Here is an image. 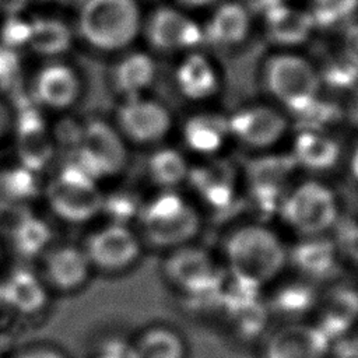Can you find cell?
<instances>
[{"label": "cell", "mask_w": 358, "mask_h": 358, "mask_svg": "<svg viewBox=\"0 0 358 358\" xmlns=\"http://www.w3.org/2000/svg\"><path fill=\"white\" fill-rule=\"evenodd\" d=\"M221 264L228 280L263 291L285 271L288 245L264 221L243 222L225 235Z\"/></svg>", "instance_id": "6da1fadb"}, {"label": "cell", "mask_w": 358, "mask_h": 358, "mask_svg": "<svg viewBox=\"0 0 358 358\" xmlns=\"http://www.w3.org/2000/svg\"><path fill=\"white\" fill-rule=\"evenodd\" d=\"M143 243L165 253L194 243L203 229L200 208L179 190H158L138 211Z\"/></svg>", "instance_id": "7a4b0ae2"}, {"label": "cell", "mask_w": 358, "mask_h": 358, "mask_svg": "<svg viewBox=\"0 0 358 358\" xmlns=\"http://www.w3.org/2000/svg\"><path fill=\"white\" fill-rule=\"evenodd\" d=\"M262 78L271 102L289 117L303 112L322 96L323 85L316 64L296 53L281 52L270 56Z\"/></svg>", "instance_id": "3957f363"}, {"label": "cell", "mask_w": 358, "mask_h": 358, "mask_svg": "<svg viewBox=\"0 0 358 358\" xmlns=\"http://www.w3.org/2000/svg\"><path fill=\"white\" fill-rule=\"evenodd\" d=\"M277 215L298 238L327 235L338 224L340 201L326 182L308 178L289 187Z\"/></svg>", "instance_id": "277c9868"}, {"label": "cell", "mask_w": 358, "mask_h": 358, "mask_svg": "<svg viewBox=\"0 0 358 358\" xmlns=\"http://www.w3.org/2000/svg\"><path fill=\"white\" fill-rule=\"evenodd\" d=\"M162 274L172 288L193 299H220L227 281L221 260L194 243L166 252Z\"/></svg>", "instance_id": "5b68a950"}, {"label": "cell", "mask_w": 358, "mask_h": 358, "mask_svg": "<svg viewBox=\"0 0 358 358\" xmlns=\"http://www.w3.org/2000/svg\"><path fill=\"white\" fill-rule=\"evenodd\" d=\"M80 29L101 49L124 48L138 34V7L134 0H88L81 13Z\"/></svg>", "instance_id": "8992f818"}, {"label": "cell", "mask_w": 358, "mask_h": 358, "mask_svg": "<svg viewBox=\"0 0 358 358\" xmlns=\"http://www.w3.org/2000/svg\"><path fill=\"white\" fill-rule=\"evenodd\" d=\"M46 200L52 211L69 222H85L105 206L98 180L76 162L57 172L46 187Z\"/></svg>", "instance_id": "52a82bcc"}, {"label": "cell", "mask_w": 358, "mask_h": 358, "mask_svg": "<svg viewBox=\"0 0 358 358\" xmlns=\"http://www.w3.org/2000/svg\"><path fill=\"white\" fill-rule=\"evenodd\" d=\"M231 140L256 154L275 151L287 137L291 117L273 102L245 103L228 115Z\"/></svg>", "instance_id": "ba28073f"}, {"label": "cell", "mask_w": 358, "mask_h": 358, "mask_svg": "<svg viewBox=\"0 0 358 358\" xmlns=\"http://www.w3.org/2000/svg\"><path fill=\"white\" fill-rule=\"evenodd\" d=\"M296 171L288 152H262L241 172V187L257 210L277 214L284 196L295 183Z\"/></svg>", "instance_id": "9c48e42d"}, {"label": "cell", "mask_w": 358, "mask_h": 358, "mask_svg": "<svg viewBox=\"0 0 358 358\" xmlns=\"http://www.w3.org/2000/svg\"><path fill=\"white\" fill-rule=\"evenodd\" d=\"M127 162V141L116 126L103 120H91L84 127L78 138L76 161L81 169L99 180L119 175Z\"/></svg>", "instance_id": "30bf717a"}, {"label": "cell", "mask_w": 358, "mask_h": 358, "mask_svg": "<svg viewBox=\"0 0 358 358\" xmlns=\"http://www.w3.org/2000/svg\"><path fill=\"white\" fill-rule=\"evenodd\" d=\"M173 127L175 119L169 108L145 95L123 99L116 110V129L127 143L159 145Z\"/></svg>", "instance_id": "8fae6325"}, {"label": "cell", "mask_w": 358, "mask_h": 358, "mask_svg": "<svg viewBox=\"0 0 358 358\" xmlns=\"http://www.w3.org/2000/svg\"><path fill=\"white\" fill-rule=\"evenodd\" d=\"M199 200V208L224 210L235 204L241 192V171L222 155L192 165L186 183Z\"/></svg>", "instance_id": "7c38bea8"}, {"label": "cell", "mask_w": 358, "mask_h": 358, "mask_svg": "<svg viewBox=\"0 0 358 358\" xmlns=\"http://www.w3.org/2000/svg\"><path fill=\"white\" fill-rule=\"evenodd\" d=\"M84 252L92 267L120 273L137 263L143 253V241L127 224L112 222L88 238Z\"/></svg>", "instance_id": "4fadbf2b"}, {"label": "cell", "mask_w": 358, "mask_h": 358, "mask_svg": "<svg viewBox=\"0 0 358 358\" xmlns=\"http://www.w3.org/2000/svg\"><path fill=\"white\" fill-rule=\"evenodd\" d=\"M145 36L154 49L166 53H187L204 42L203 27L175 7L154 10L145 24Z\"/></svg>", "instance_id": "5bb4252c"}, {"label": "cell", "mask_w": 358, "mask_h": 358, "mask_svg": "<svg viewBox=\"0 0 358 358\" xmlns=\"http://www.w3.org/2000/svg\"><path fill=\"white\" fill-rule=\"evenodd\" d=\"M330 338L316 324L295 320L271 331L266 340V358H329Z\"/></svg>", "instance_id": "9a60e30c"}, {"label": "cell", "mask_w": 358, "mask_h": 358, "mask_svg": "<svg viewBox=\"0 0 358 358\" xmlns=\"http://www.w3.org/2000/svg\"><path fill=\"white\" fill-rule=\"evenodd\" d=\"M180 138L186 151L200 159L222 155L232 141L228 115L210 109L190 113L180 124Z\"/></svg>", "instance_id": "2e32d148"}, {"label": "cell", "mask_w": 358, "mask_h": 358, "mask_svg": "<svg viewBox=\"0 0 358 358\" xmlns=\"http://www.w3.org/2000/svg\"><path fill=\"white\" fill-rule=\"evenodd\" d=\"M298 169L324 173L334 169L343 158V147L330 130L299 129L288 152Z\"/></svg>", "instance_id": "e0dca14e"}, {"label": "cell", "mask_w": 358, "mask_h": 358, "mask_svg": "<svg viewBox=\"0 0 358 358\" xmlns=\"http://www.w3.org/2000/svg\"><path fill=\"white\" fill-rule=\"evenodd\" d=\"M173 81L180 96L193 103L214 99L221 90V77L215 64L204 53L187 52L178 63Z\"/></svg>", "instance_id": "ac0fdd59"}, {"label": "cell", "mask_w": 358, "mask_h": 358, "mask_svg": "<svg viewBox=\"0 0 358 358\" xmlns=\"http://www.w3.org/2000/svg\"><path fill=\"white\" fill-rule=\"evenodd\" d=\"M338 256L336 241H331L327 235L298 238L292 248L288 246V264H292L301 277L312 282L333 274Z\"/></svg>", "instance_id": "d6986e66"}, {"label": "cell", "mask_w": 358, "mask_h": 358, "mask_svg": "<svg viewBox=\"0 0 358 358\" xmlns=\"http://www.w3.org/2000/svg\"><path fill=\"white\" fill-rule=\"evenodd\" d=\"M252 28L248 7L239 1H224L217 6L203 28L204 41L221 48H234L242 43Z\"/></svg>", "instance_id": "ffe728a7"}, {"label": "cell", "mask_w": 358, "mask_h": 358, "mask_svg": "<svg viewBox=\"0 0 358 358\" xmlns=\"http://www.w3.org/2000/svg\"><path fill=\"white\" fill-rule=\"evenodd\" d=\"M91 267L84 249L70 245L53 249L45 259L46 278L60 291L80 288L90 277Z\"/></svg>", "instance_id": "44dd1931"}, {"label": "cell", "mask_w": 358, "mask_h": 358, "mask_svg": "<svg viewBox=\"0 0 358 358\" xmlns=\"http://www.w3.org/2000/svg\"><path fill=\"white\" fill-rule=\"evenodd\" d=\"M266 34L271 42L280 46H296L312 34L315 21L309 11L288 4L277 6L264 13Z\"/></svg>", "instance_id": "7402d4cb"}, {"label": "cell", "mask_w": 358, "mask_h": 358, "mask_svg": "<svg viewBox=\"0 0 358 358\" xmlns=\"http://www.w3.org/2000/svg\"><path fill=\"white\" fill-rule=\"evenodd\" d=\"M80 92V83L74 71L62 64L43 69L35 81L38 101L50 109H66L71 106Z\"/></svg>", "instance_id": "603a6c76"}, {"label": "cell", "mask_w": 358, "mask_h": 358, "mask_svg": "<svg viewBox=\"0 0 358 358\" xmlns=\"http://www.w3.org/2000/svg\"><path fill=\"white\" fill-rule=\"evenodd\" d=\"M190 166L183 151L159 144L147 159V175L158 190H178L186 183Z\"/></svg>", "instance_id": "cb8c5ba5"}, {"label": "cell", "mask_w": 358, "mask_h": 358, "mask_svg": "<svg viewBox=\"0 0 358 358\" xmlns=\"http://www.w3.org/2000/svg\"><path fill=\"white\" fill-rule=\"evenodd\" d=\"M322 322L319 326L331 340L333 331L348 329L358 319V292L351 288H333L324 296H319L316 306Z\"/></svg>", "instance_id": "d4e9b609"}, {"label": "cell", "mask_w": 358, "mask_h": 358, "mask_svg": "<svg viewBox=\"0 0 358 358\" xmlns=\"http://www.w3.org/2000/svg\"><path fill=\"white\" fill-rule=\"evenodd\" d=\"M155 74L157 66L151 56L136 52L122 59L113 69L112 84L123 99L140 96L152 85Z\"/></svg>", "instance_id": "484cf974"}, {"label": "cell", "mask_w": 358, "mask_h": 358, "mask_svg": "<svg viewBox=\"0 0 358 358\" xmlns=\"http://www.w3.org/2000/svg\"><path fill=\"white\" fill-rule=\"evenodd\" d=\"M133 358H186V341L173 327L155 324L131 344Z\"/></svg>", "instance_id": "4316f807"}, {"label": "cell", "mask_w": 358, "mask_h": 358, "mask_svg": "<svg viewBox=\"0 0 358 358\" xmlns=\"http://www.w3.org/2000/svg\"><path fill=\"white\" fill-rule=\"evenodd\" d=\"M1 289L10 309L21 313L41 310L48 299L45 285L32 273L25 270L11 274Z\"/></svg>", "instance_id": "83f0119b"}, {"label": "cell", "mask_w": 358, "mask_h": 358, "mask_svg": "<svg viewBox=\"0 0 358 358\" xmlns=\"http://www.w3.org/2000/svg\"><path fill=\"white\" fill-rule=\"evenodd\" d=\"M312 284V281L301 275L291 282L277 284L271 308L285 316H289V322L298 320L299 316H303L316 306L319 295L315 292Z\"/></svg>", "instance_id": "f1b7e54d"}, {"label": "cell", "mask_w": 358, "mask_h": 358, "mask_svg": "<svg viewBox=\"0 0 358 358\" xmlns=\"http://www.w3.org/2000/svg\"><path fill=\"white\" fill-rule=\"evenodd\" d=\"M316 64V63H315ZM322 85L348 92L358 84V71L344 55L341 48L326 55L320 64H316Z\"/></svg>", "instance_id": "f546056e"}, {"label": "cell", "mask_w": 358, "mask_h": 358, "mask_svg": "<svg viewBox=\"0 0 358 358\" xmlns=\"http://www.w3.org/2000/svg\"><path fill=\"white\" fill-rule=\"evenodd\" d=\"M31 46L45 55H56L69 48L70 32L56 20H36L31 25Z\"/></svg>", "instance_id": "4dcf8cb0"}, {"label": "cell", "mask_w": 358, "mask_h": 358, "mask_svg": "<svg viewBox=\"0 0 358 358\" xmlns=\"http://www.w3.org/2000/svg\"><path fill=\"white\" fill-rule=\"evenodd\" d=\"M29 34H31V25L24 21H20L18 18H10L4 24L1 31L3 42L8 48L18 46L27 42L29 39Z\"/></svg>", "instance_id": "1f68e13d"}, {"label": "cell", "mask_w": 358, "mask_h": 358, "mask_svg": "<svg viewBox=\"0 0 358 358\" xmlns=\"http://www.w3.org/2000/svg\"><path fill=\"white\" fill-rule=\"evenodd\" d=\"M340 48L358 71V22L345 25Z\"/></svg>", "instance_id": "d6a6232c"}, {"label": "cell", "mask_w": 358, "mask_h": 358, "mask_svg": "<svg viewBox=\"0 0 358 358\" xmlns=\"http://www.w3.org/2000/svg\"><path fill=\"white\" fill-rule=\"evenodd\" d=\"M336 245L340 253L347 256L352 263L358 264V225L348 227Z\"/></svg>", "instance_id": "836d02e7"}, {"label": "cell", "mask_w": 358, "mask_h": 358, "mask_svg": "<svg viewBox=\"0 0 358 358\" xmlns=\"http://www.w3.org/2000/svg\"><path fill=\"white\" fill-rule=\"evenodd\" d=\"M343 109V119H345L354 129H358V84L347 92Z\"/></svg>", "instance_id": "e575fe53"}, {"label": "cell", "mask_w": 358, "mask_h": 358, "mask_svg": "<svg viewBox=\"0 0 358 358\" xmlns=\"http://www.w3.org/2000/svg\"><path fill=\"white\" fill-rule=\"evenodd\" d=\"M96 358H133L131 354V344H124V343H117L113 341L108 344Z\"/></svg>", "instance_id": "d590c367"}, {"label": "cell", "mask_w": 358, "mask_h": 358, "mask_svg": "<svg viewBox=\"0 0 358 358\" xmlns=\"http://www.w3.org/2000/svg\"><path fill=\"white\" fill-rule=\"evenodd\" d=\"M347 169L354 182L358 183V141L352 145L350 152L347 154Z\"/></svg>", "instance_id": "8d00e7d4"}, {"label": "cell", "mask_w": 358, "mask_h": 358, "mask_svg": "<svg viewBox=\"0 0 358 358\" xmlns=\"http://www.w3.org/2000/svg\"><path fill=\"white\" fill-rule=\"evenodd\" d=\"M18 358H66L62 352L56 350H49V348H39V350H32L28 351Z\"/></svg>", "instance_id": "74e56055"}, {"label": "cell", "mask_w": 358, "mask_h": 358, "mask_svg": "<svg viewBox=\"0 0 358 358\" xmlns=\"http://www.w3.org/2000/svg\"><path fill=\"white\" fill-rule=\"evenodd\" d=\"M10 112H8V108L0 102V138L6 134V131L8 130L10 127Z\"/></svg>", "instance_id": "f35d334b"}, {"label": "cell", "mask_w": 358, "mask_h": 358, "mask_svg": "<svg viewBox=\"0 0 358 358\" xmlns=\"http://www.w3.org/2000/svg\"><path fill=\"white\" fill-rule=\"evenodd\" d=\"M27 0H0V10L6 13H15L25 6Z\"/></svg>", "instance_id": "ab89813d"}, {"label": "cell", "mask_w": 358, "mask_h": 358, "mask_svg": "<svg viewBox=\"0 0 358 358\" xmlns=\"http://www.w3.org/2000/svg\"><path fill=\"white\" fill-rule=\"evenodd\" d=\"M182 6L189 7V8H201L214 4L218 0H178Z\"/></svg>", "instance_id": "60d3db41"}, {"label": "cell", "mask_w": 358, "mask_h": 358, "mask_svg": "<svg viewBox=\"0 0 358 358\" xmlns=\"http://www.w3.org/2000/svg\"><path fill=\"white\" fill-rule=\"evenodd\" d=\"M338 358H358V350H345L340 352Z\"/></svg>", "instance_id": "b9f144b4"}]
</instances>
